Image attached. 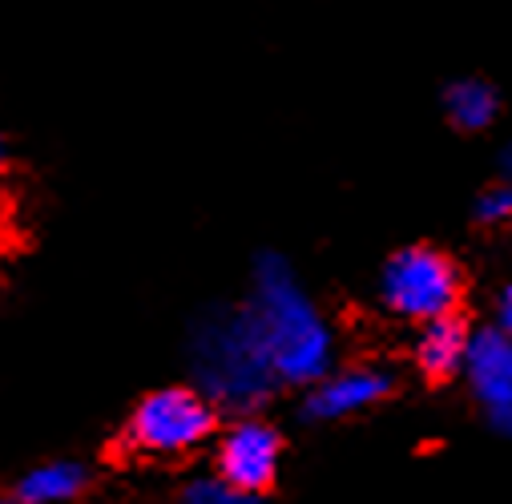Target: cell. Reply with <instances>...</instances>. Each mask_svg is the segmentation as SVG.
Wrapping results in <instances>:
<instances>
[{
  "mask_svg": "<svg viewBox=\"0 0 512 504\" xmlns=\"http://www.w3.org/2000/svg\"><path fill=\"white\" fill-rule=\"evenodd\" d=\"M190 380L222 412L254 416L283 384L250 303L214 307L190 327Z\"/></svg>",
  "mask_w": 512,
  "mask_h": 504,
  "instance_id": "obj_1",
  "label": "cell"
},
{
  "mask_svg": "<svg viewBox=\"0 0 512 504\" xmlns=\"http://www.w3.org/2000/svg\"><path fill=\"white\" fill-rule=\"evenodd\" d=\"M246 303L263 327V339H267L275 371H279V384L311 388L315 380H323L331 371L335 335H331L327 319L319 315V307L311 303L307 287L299 283L295 267L283 255H275V250L259 255Z\"/></svg>",
  "mask_w": 512,
  "mask_h": 504,
  "instance_id": "obj_2",
  "label": "cell"
},
{
  "mask_svg": "<svg viewBox=\"0 0 512 504\" xmlns=\"http://www.w3.org/2000/svg\"><path fill=\"white\" fill-rule=\"evenodd\" d=\"M379 299L392 315L412 323L452 315L460 303V271L436 246H404L379 275Z\"/></svg>",
  "mask_w": 512,
  "mask_h": 504,
  "instance_id": "obj_3",
  "label": "cell"
},
{
  "mask_svg": "<svg viewBox=\"0 0 512 504\" xmlns=\"http://www.w3.org/2000/svg\"><path fill=\"white\" fill-rule=\"evenodd\" d=\"M218 408L198 388H158L130 416V444L146 456H186L214 436Z\"/></svg>",
  "mask_w": 512,
  "mask_h": 504,
  "instance_id": "obj_4",
  "label": "cell"
},
{
  "mask_svg": "<svg viewBox=\"0 0 512 504\" xmlns=\"http://www.w3.org/2000/svg\"><path fill=\"white\" fill-rule=\"evenodd\" d=\"M464 380L472 388V400L480 404V416L492 432L512 436V331L488 327L472 335Z\"/></svg>",
  "mask_w": 512,
  "mask_h": 504,
  "instance_id": "obj_5",
  "label": "cell"
},
{
  "mask_svg": "<svg viewBox=\"0 0 512 504\" xmlns=\"http://www.w3.org/2000/svg\"><path fill=\"white\" fill-rule=\"evenodd\" d=\"M279 464H283V436L267 420L242 416L238 424L226 428L218 444V476L246 492H271L279 480Z\"/></svg>",
  "mask_w": 512,
  "mask_h": 504,
  "instance_id": "obj_6",
  "label": "cell"
},
{
  "mask_svg": "<svg viewBox=\"0 0 512 504\" xmlns=\"http://www.w3.org/2000/svg\"><path fill=\"white\" fill-rule=\"evenodd\" d=\"M388 392H392V375L379 371V367L327 371L323 380H315L303 396V420L335 424V420H347V416H359V412L375 408Z\"/></svg>",
  "mask_w": 512,
  "mask_h": 504,
  "instance_id": "obj_7",
  "label": "cell"
},
{
  "mask_svg": "<svg viewBox=\"0 0 512 504\" xmlns=\"http://www.w3.org/2000/svg\"><path fill=\"white\" fill-rule=\"evenodd\" d=\"M468 347H472V331L452 311V315H440V319L424 323L420 343H416V363H420V371L428 375V380H452V375H464Z\"/></svg>",
  "mask_w": 512,
  "mask_h": 504,
  "instance_id": "obj_8",
  "label": "cell"
},
{
  "mask_svg": "<svg viewBox=\"0 0 512 504\" xmlns=\"http://www.w3.org/2000/svg\"><path fill=\"white\" fill-rule=\"evenodd\" d=\"M440 105H444V117L456 125L460 134H480L500 117V93L492 81L476 77V73H464V77H452L440 93Z\"/></svg>",
  "mask_w": 512,
  "mask_h": 504,
  "instance_id": "obj_9",
  "label": "cell"
},
{
  "mask_svg": "<svg viewBox=\"0 0 512 504\" xmlns=\"http://www.w3.org/2000/svg\"><path fill=\"white\" fill-rule=\"evenodd\" d=\"M89 488V468L81 460H45L29 468L17 484L21 504H73Z\"/></svg>",
  "mask_w": 512,
  "mask_h": 504,
  "instance_id": "obj_10",
  "label": "cell"
},
{
  "mask_svg": "<svg viewBox=\"0 0 512 504\" xmlns=\"http://www.w3.org/2000/svg\"><path fill=\"white\" fill-rule=\"evenodd\" d=\"M182 504H267V500H263V492H246L222 476H206L182 492Z\"/></svg>",
  "mask_w": 512,
  "mask_h": 504,
  "instance_id": "obj_11",
  "label": "cell"
},
{
  "mask_svg": "<svg viewBox=\"0 0 512 504\" xmlns=\"http://www.w3.org/2000/svg\"><path fill=\"white\" fill-rule=\"evenodd\" d=\"M472 218H476L480 226L512 222V178H500V182H492L488 190H480V198L472 202Z\"/></svg>",
  "mask_w": 512,
  "mask_h": 504,
  "instance_id": "obj_12",
  "label": "cell"
},
{
  "mask_svg": "<svg viewBox=\"0 0 512 504\" xmlns=\"http://www.w3.org/2000/svg\"><path fill=\"white\" fill-rule=\"evenodd\" d=\"M496 327H504V331H512V283L500 291V299H496Z\"/></svg>",
  "mask_w": 512,
  "mask_h": 504,
  "instance_id": "obj_13",
  "label": "cell"
},
{
  "mask_svg": "<svg viewBox=\"0 0 512 504\" xmlns=\"http://www.w3.org/2000/svg\"><path fill=\"white\" fill-rule=\"evenodd\" d=\"M500 178H512V138L500 146Z\"/></svg>",
  "mask_w": 512,
  "mask_h": 504,
  "instance_id": "obj_14",
  "label": "cell"
},
{
  "mask_svg": "<svg viewBox=\"0 0 512 504\" xmlns=\"http://www.w3.org/2000/svg\"><path fill=\"white\" fill-rule=\"evenodd\" d=\"M0 504H21V496H0Z\"/></svg>",
  "mask_w": 512,
  "mask_h": 504,
  "instance_id": "obj_15",
  "label": "cell"
},
{
  "mask_svg": "<svg viewBox=\"0 0 512 504\" xmlns=\"http://www.w3.org/2000/svg\"><path fill=\"white\" fill-rule=\"evenodd\" d=\"M0 166H5V138H0Z\"/></svg>",
  "mask_w": 512,
  "mask_h": 504,
  "instance_id": "obj_16",
  "label": "cell"
}]
</instances>
